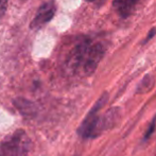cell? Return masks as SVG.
<instances>
[{
    "instance_id": "cell-8",
    "label": "cell",
    "mask_w": 156,
    "mask_h": 156,
    "mask_svg": "<svg viewBox=\"0 0 156 156\" xmlns=\"http://www.w3.org/2000/svg\"><path fill=\"white\" fill-rule=\"evenodd\" d=\"M155 121H156V118L154 120H153V122L151 123V125H150V129H149V131L147 132V134H146V138H148L149 136L151 135V134L153 133V131H154V127H155Z\"/></svg>"
},
{
    "instance_id": "cell-3",
    "label": "cell",
    "mask_w": 156,
    "mask_h": 156,
    "mask_svg": "<svg viewBox=\"0 0 156 156\" xmlns=\"http://www.w3.org/2000/svg\"><path fill=\"white\" fill-rule=\"evenodd\" d=\"M31 139L23 129H17L0 141V156H27Z\"/></svg>"
},
{
    "instance_id": "cell-6",
    "label": "cell",
    "mask_w": 156,
    "mask_h": 156,
    "mask_svg": "<svg viewBox=\"0 0 156 156\" xmlns=\"http://www.w3.org/2000/svg\"><path fill=\"white\" fill-rule=\"evenodd\" d=\"M14 105L23 117L32 118L37 114V108L34 105V103L26 100V99H16V100H14Z\"/></svg>"
},
{
    "instance_id": "cell-10",
    "label": "cell",
    "mask_w": 156,
    "mask_h": 156,
    "mask_svg": "<svg viewBox=\"0 0 156 156\" xmlns=\"http://www.w3.org/2000/svg\"><path fill=\"white\" fill-rule=\"evenodd\" d=\"M86 1H89V2H93V1H96V0H86Z\"/></svg>"
},
{
    "instance_id": "cell-7",
    "label": "cell",
    "mask_w": 156,
    "mask_h": 156,
    "mask_svg": "<svg viewBox=\"0 0 156 156\" xmlns=\"http://www.w3.org/2000/svg\"><path fill=\"white\" fill-rule=\"evenodd\" d=\"M6 4H8V0H0V18L4 15L6 11Z\"/></svg>"
},
{
    "instance_id": "cell-4",
    "label": "cell",
    "mask_w": 156,
    "mask_h": 156,
    "mask_svg": "<svg viewBox=\"0 0 156 156\" xmlns=\"http://www.w3.org/2000/svg\"><path fill=\"white\" fill-rule=\"evenodd\" d=\"M54 13H55V8H54L53 3H51V2L44 3L38 9V12H37L34 20L31 23V28L32 29H38V28L43 27L45 23L51 20L52 17L54 16Z\"/></svg>"
},
{
    "instance_id": "cell-1",
    "label": "cell",
    "mask_w": 156,
    "mask_h": 156,
    "mask_svg": "<svg viewBox=\"0 0 156 156\" xmlns=\"http://www.w3.org/2000/svg\"><path fill=\"white\" fill-rule=\"evenodd\" d=\"M104 53V44L85 38L74 46L68 55L66 65L68 69L74 73L90 76L97 69Z\"/></svg>"
},
{
    "instance_id": "cell-9",
    "label": "cell",
    "mask_w": 156,
    "mask_h": 156,
    "mask_svg": "<svg viewBox=\"0 0 156 156\" xmlns=\"http://www.w3.org/2000/svg\"><path fill=\"white\" fill-rule=\"evenodd\" d=\"M155 33H156V30H155V29H152V30H151L150 33H149V36H148V38H147V41H148L150 38H152V37H153V35H154Z\"/></svg>"
},
{
    "instance_id": "cell-5",
    "label": "cell",
    "mask_w": 156,
    "mask_h": 156,
    "mask_svg": "<svg viewBox=\"0 0 156 156\" xmlns=\"http://www.w3.org/2000/svg\"><path fill=\"white\" fill-rule=\"evenodd\" d=\"M139 0H114L113 8L122 18H126L132 14Z\"/></svg>"
},
{
    "instance_id": "cell-2",
    "label": "cell",
    "mask_w": 156,
    "mask_h": 156,
    "mask_svg": "<svg viewBox=\"0 0 156 156\" xmlns=\"http://www.w3.org/2000/svg\"><path fill=\"white\" fill-rule=\"evenodd\" d=\"M107 99H108V94H103L97 101L96 104L94 105L93 108L89 111L85 119L83 120L80 127L78 129V134L82 138L84 139L96 138L103 131H105L103 118L102 116H100V111L107 102Z\"/></svg>"
}]
</instances>
